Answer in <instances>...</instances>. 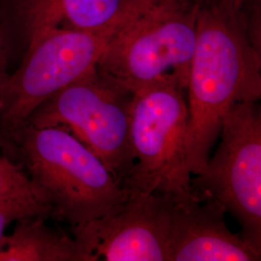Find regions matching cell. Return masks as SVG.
Masks as SVG:
<instances>
[{
  "label": "cell",
  "instance_id": "cell-1",
  "mask_svg": "<svg viewBox=\"0 0 261 261\" xmlns=\"http://www.w3.org/2000/svg\"><path fill=\"white\" fill-rule=\"evenodd\" d=\"M261 2L198 0L187 103V164L205 169L224 115L261 97Z\"/></svg>",
  "mask_w": 261,
  "mask_h": 261
},
{
  "label": "cell",
  "instance_id": "cell-2",
  "mask_svg": "<svg viewBox=\"0 0 261 261\" xmlns=\"http://www.w3.org/2000/svg\"><path fill=\"white\" fill-rule=\"evenodd\" d=\"M197 7L198 0H136L97 69L133 93L165 81L187 90Z\"/></svg>",
  "mask_w": 261,
  "mask_h": 261
},
{
  "label": "cell",
  "instance_id": "cell-3",
  "mask_svg": "<svg viewBox=\"0 0 261 261\" xmlns=\"http://www.w3.org/2000/svg\"><path fill=\"white\" fill-rule=\"evenodd\" d=\"M11 138L53 217L75 226L111 213L127 198L103 162L65 129L24 125Z\"/></svg>",
  "mask_w": 261,
  "mask_h": 261
},
{
  "label": "cell",
  "instance_id": "cell-4",
  "mask_svg": "<svg viewBox=\"0 0 261 261\" xmlns=\"http://www.w3.org/2000/svg\"><path fill=\"white\" fill-rule=\"evenodd\" d=\"M188 118L186 88L177 82H161L134 93V167L124 184L128 194H159L176 201L195 197L187 164Z\"/></svg>",
  "mask_w": 261,
  "mask_h": 261
},
{
  "label": "cell",
  "instance_id": "cell-5",
  "mask_svg": "<svg viewBox=\"0 0 261 261\" xmlns=\"http://www.w3.org/2000/svg\"><path fill=\"white\" fill-rule=\"evenodd\" d=\"M133 98L130 90L95 68L41 103L24 125L68 130L103 162L124 188L134 167Z\"/></svg>",
  "mask_w": 261,
  "mask_h": 261
},
{
  "label": "cell",
  "instance_id": "cell-6",
  "mask_svg": "<svg viewBox=\"0 0 261 261\" xmlns=\"http://www.w3.org/2000/svg\"><path fill=\"white\" fill-rule=\"evenodd\" d=\"M119 23L98 31L56 29L32 40L0 90L5 135L14 136L41 103L97 68Z\"/></svg>",
  "mask_w": 261,
  "mask_h": 261
},
{
  "label": "cell",
  "instance_id": "cell-7",
  "mask_svg": "<svg viewBox=\"0 0 261 261\" xmlns=\"http://www.w3.org/2000/svg\"><path fill=\"white\" fill-rule=\"evenodd\" d=\"M259 101L234 105L224 115L220 145L205 169L191 179L196 196H210L240 224L241 236L261 252Z\"/></svg>",
  "mask_w": 261,
  "mask_h": 261
},
{
  "label": "cell",
  "instance_id": "cell-8",
  "mask_svg": "<svg viewBox=\"0 0 261 261\" xmlns=\"http://www.w3.org/2000/svg\"><path fill=\"white\" fill-rule=\"evenodd\" d=\"M174 199L128 194L112 212L72 226L87 261H169Z\"/></svg>",
  "mask_w": 261,
  "mask_h": 261
},
{
  "label": "cell",
  "instance_id": "cell-9",
  "mask_svg": "<svg viewBox=\"0 0 261 261\" xmlns=\"http://www.w3.org/2000/svg\"><path fill=\"white\" fill-rule=\"evenodd\" d=\"M136 0H0V22L14 55L56 29L98 31L119 23Z\"/></svg>",
  "mask_w": 261,
  "mask_h": 261
},
{
  "label": "cell",
  "instance_id": "cell-10",
  "mask_svg": "<svg viewBox=\"0 0 261 261\" xmlns=\"http://www.w3.org/2000/svg\"><path fill=\"white\" fill-rule=\"evenodd\" d=\"M224 214V206L210 196L174 200L169 261L260 260V251L229 230Z\"/></svg>",
  "mask_w": 261,
  "mask_h": 261
},
{
  "label": "cell",
  "instance_id": "cell-11",
  "mask_svg": "<svg viewBox=\"0 0 261 261\" xmlns=\"http://www.w3.org/2000/svg\"><path fill=\"white\" fill-rule=\"evenodd\" d=\"M45 219L19 220L0 242V261H87L75 238L48 226Z\"/></svg>",
  "mask_w": 261,
  "mask_h": 261
},
{
  "label": "cell",
  "instance_id": "cell-12",
  "mask_svg": "<svg viewBox=\"0 0 261 261\" xmlns=\"http://www.w3.org/2000/svg\"><path fill=\"white\" fill-rule=\"evenodd\" d=\"M0 200L24 206L38 216L49 217L51 210L28 173L0 154Z\"/></svg>",
  "mask_w": 261,
  "mask_h": 261
},
{
  "label": "cell",
  "instance_id": "cell-13",
  "mask_svg": "<svg viewBox=\"0 0 261 261\" xmlns=\"http://www.w3.org/2000/svg\"><path fill=\"white\" fill-rule=\"evenodd\" d=\"M38 216L24 206L13 202L0 200V242L5 235V230L10 224L20 219Z\"/></svg>",
  "mask_w": 261,
  "mask_h": 261
},
{
  "label": "cell",
  "instance_id": "cell-14",
  "mask_svg": "<svg viewBox=\"0 0 261 261\" xmlns=\"http://www.w3.org/2000/svg\"><path fill=\"white\" fill-rule=\"evenodd\" d=\"M13 57V48L0 22V90L11 74L9 69Z\"/></svg>",
  "mask_w": 261,
  "mask_h": 261
},
{
  "label": "cell",
  "instance_id": "cell-15",
  "mask_svg": "<svg viewBox=\"0 0 261 261\" xmlns=\"http://www.w3.org/2000/svg\"><path fill=\"white\" fill-rule=\"evenodd\" d=\"M248 1H252V2H261V0H248Z\"/></svg>",
  "mask_w": 261,
  "mask_h": 261
}]
</instances>
